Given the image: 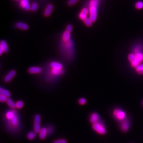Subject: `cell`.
I'll list each match as a JSON object with an SVG mask.
<instances>
[{
  "label": "cell",
  "instance_id": "24",
  "mask_svg": "<svg viewBox=\"0 0 143 143\" xmlns=\"http://www.w3.org/2000/svg\"><path fill=\"white\" fill-rule=\"evenodd\" d=\"M12 123L14 125H17L18 124V119L16 115H15L14 117L11 120Z\"/></svg>",
  "mask_w": 143,
  "mask_h": 143
},
{
  "label": "cell",
  "instance_id": "22",
  "mask_svg": "<svg viewBox=\"0 0 143 143\" xmlns=\"http://www.w3.org/2000/svg\"><path fill=\"white\" fill-rule=\"evenodd\" d=\"M15 115L13 111H11L8 112L6 114V118L8 120H11L14 117Z\"/></svg>",
  "mask_w": 143,
  "mask_h": 143
},
{
  "label": "cell",
  "instance_id": "33",
  "mask_svg": "<svg viewBox=\"0 0 143 143\" xmlns=\"http://www.w3.org/2000/svg\"><path fill=\"white\" fill-rule=\"evenodd\" d=\"M79 0H69L68 3L69 6H72L75 4Z\"/></svg>",
  "mask_w": 143,
  "mask_h": 143
},
{
  "label": "cell",
  "instance_id": "9",
  "mask_svg": "<svg viewBox=\"0 0 143 143\" xmlns=\"http://www.w3.org/2000/svg\"><path fill=\"white\" fill-rule=\"evenodd\" d=\"M89 13V11L88 8H83L81 11L79 15V17L80 19L83 21H84L87 18V17Z\"/></svg>",
  "mask_w": 143,
  "mask_h": 143
},
{
  "label": "cell",
  "instance_id": "6",
  "mask_svg": "<svg viewBox=\"0 0 143 143\" xmlns=\"http://www.w3.org/2000/svg\"><path fill=\"white\" fill-rule=\"evenodd\" d=\"M20 6L22 8L26 10H31V5L28 0H21L20 2Z\"/></svg>",
  "mask_w": 143,
  "mask_h": 143
},
{
  "label": "cell",
  "instance_id": "25",
  "mask_svg": "<svg viewBox=\"0 0 143 143\" xmlns=\"http://www.w3.org/2000/svg\"><path fill=\"white\" fill-rule=\"evenodd\" d=\"M135 7L138 9H141L143 8V2L142 1H138L136 3Z\"/></svg>",
  "mask_w": 143,
  "mask_h": 143
},
{
  "label": "cell",
  "instance_id": "34",
  "mask_svg": "<svg viewBox=\"0 0 143 143\" xmlns=\"http://www.w3.org/2000/svg\"><path fill=\"white\" fill-rule=\"evenodd\" d=\"M73 29V27L71 25H68L67 27H66V31L67 32H71Z\"/></svg>",
  "mask_w": 143,
  "mask_h": 143
},
{
  "label": "cell",
  "instance_id": "15",
  "mask_svg": "<svg viewBox=\"0 0 143 143\" xmlns=\"http://www.w3.org/2000/svg\"><path fill=\"white\" fill-rule=\"evenodd\" d=\"M53 5L52 4H49L45 10L44 15L45 16H49L53 10Z\"/></svg>",
  "mask_w": 143,
  "mask_h": 143
},
{
  "label": "cell",
  "instance_id": "8",
  "mask_svg": "<svg viewBox=\"0 0 143 143\" xmlns=\"http://www.w3.org/2000/svg\"><path fill=\"white\" fill-rule=\"evenodd\" d=\"M120 127L123 132H127L130 128V122L127 120L125 119L122 121Z\"/></svg>",
  "mask_w": 143,
  "mask_h": 143
},
{
  "label": "cell",
  "instance_id": "4",
  "mask_svg": "<svg viewBox=\"0 0 143 143\" xmlns=\"http://www.w3.org/2000/svg\"><path fill=\"white\" fill-rule=\"evenodd\" d=\"M135 59L131 63V65L133 67H136L140 63L143 61V53L142 52L135 53Z\"/></svg>",
  "mask_w": 143,
  "mask_h": 143
},
{
  "label": "cell",
  "instance_id": "32",
  "mask_svg": "<svg viewBox=\"0 0 143 143\" xmlns=\"http://www.w3.org/2000/svg\"><path fill=\"white\" fill-rule=\"evenodd\" d=\"M53 143H67V141L64 139H60L54 141Z\"/></svg>",
  "mask_w": 143,
  "mask_h": 143
},
{
  "label": "cell",
  "instance_id": "29",
  "mask_svg": "<svg viewBox=\"0 0 143 143\" xmlns=\"http://www.w3.org/2000/svg\"><path fill=\"white\" fill-rule=\"evenodd\" d=\"M135 58V53H131L128 55V59L132 63Z\"/></svg>",
  "mask_w": 143,
  "mask_h": 143
},
{
  "label": "cell",
  "instance_id": "18",
  "mask_svg": "<svg viewBox=\"0 0 143 143\" xmlns=\"http://www.w3.org/2000/svg\"><path fill=\"white\" fill-rule=\"evenodd\" d=\"M70 38V33L65 31L63 35V39L64 42H68Z\"/></svg>",
  "mask_w": 143,
  "mask_h": 143
},
{
  "label": "cell",
  "instance_id": "36",
  "mask_svg": "<svg viewBox=\"0 0 143 143\" xmlns=\"http://www.w3.org/2000/svg\"></svg>",
  "mask_w": 143,
  "mask_h": 143
},
{
  "label": "cell",
  "instance_id": "3",
  "mask_svg": "<svg viewBox=\"0 0 143 143\" xmlns=\"http://www.w3.org/2000/svg\"><path fill=\"white\" fill-rule=\"evenodd\" d=\"M113 115L117 120L121 122L125 120L126 117L125 112L120 108L115 109L113 112Z\"/></svg>",
  "mask_w": 143,
  "mask_h": 143
},
{
  "label": "cell",
  "instance_id": "12",
  "mask_svg": "<svg viewBox=\"0 0 143 143\" xmlns=\"http://www.w3.org/2000/svg\"><path fill=\"white\" fill-rule=\"evenodd\" d=\"M38 133L39 138L42 140H44L45 138L48 134L47 129L46 127H42Z\"/></svg>",
  "mask_w": 143,
  "mask_h": 143
},
{
  "label": "cell",
  "instance_id": "30",
  "mask_svg": "<svg viewBox=\"0 0 143 143\" xmlns=\"http://www.w3.org/2000/svg\"><path fill=\"white\" fill-rule=\"evenodd\" d=\"M8 98L7 97H6L4 95H0V101L1 102H7V101L8 100Z\"/></svg>",
  "mask_w": 143,
  "mask_h": 143
},
{
  "label": "cell",
  "instance_id": "23",
  "mask_svg": "<svg viewBox=\"0 0 143 143\" xmlns=\"http://www.w3.org/2000/svg\"><path fill=\"white\" fill-rule=\"evenodd\" d=\"M84 21V24L88 27H90L93 23V21L90 19V18H87Z\"/></svg>",
  "mask_w": 143,
  "mask_h": 143
},
{
  "label": "cell",
  "instance_id": "5",
  "mask_svg": "<svg viewBox=\"0 0 143 143\" xmlns=\"http://www.w3.org/2000/svg\"><path fill=\"white\" fill-rule=\"evenodd\" d=\"M40 123H41V116L39 114H36L34 118V131L36 133L39 132L41 127H40Z\"/></svg>",
  "mask_w": 143,
  "mask_h": 143
},
{
  "label": "cell",
  "instance_id": "27",
  "mask_svg": "<svg viewBox=\"0 0 143 143\" xmlns=\"http://www.w3.org/2000/svg\"><path fill=\"white\" fill-rule=\"evenodd\" d=\"M38 8V5L36 2H34L31 5V10L32 11H36Z\"/></svg>",
  "mask_w": 143,
  "mask_h": 143
},
{
  "label": "cell",
  "instance_id": "19",
  "mask_svg": "<svg viewBox=\"0 0 143 143\" xmlns=\"http://www.w3.org/2000/svg\"><path fill=\"white\" fill-rule=\"evenodd\" d=\"M6 102H7V104L12 108H15L16 107V103H15L14 102V101H13L10 98H8Z\"/></svg>",
  "mask_w": 143,
  "mask_h": 143
},
{
  "label": "cell",
  "instance_id": "1",
  "mask_svg": "<svg viewBox=\"0 0 143 143\" xmlns=\"http://www.w3.org/2000/svg\"><path fill=\"white\" fill-rule=\"evenodd\" d=\"M99 4L98 0H91L90 3L89 14L90 19L95 22L97 16V7Z\"/></svg>",
  "mask_w": 143,
  "mask_h": 143
},
{
  "label": "cell",
  "instance_id": "20",
  "mask_svg": "<svg viewBox=\"0 0 143 143\" xmlns=\"http://www.w3.org/2000/svg\"><path fill=\"white\" fill-rule=\"evenodd\" d=\"M136 71L138 74H143V64H140L136 67Z\"/></svg>",
  "mask_w": 143,
  "mask_h": 143
},
{
  "label": "cell",
  "instance_id": "31",
  "mask_svg": "<svg viewBox=\"0 0 143 143\" xmlns=\"http://www.w3.org/2000/svg\"><path fill=\"white\" fill-rule=\"evenodd\" d=\"M86 99L84 98H80L79 101H78V102L79 103L80 105H84L86 103Z\"/></svg>",
  "mask_w": 143,
  "mask_h": 143
},
{
  "label": "cell",
  "instance_id": "28",
  "mask_svg": "<svg viewBox=\"0 0 143 143\" xmlns=\"http://www.w3.org/2000/svg\"><path fill=\"white\" fill-rule=\"evenodd\" d=\"M52 72L54 75H58L60 74L63 73V70L62 69H53Z\"/></svg>",
  "mask_w": 143,
  "mask_h": 143
},
{
  "label": "cell",
  "instance_id": "7",
  "mask_svg": "<svg viewBox=\"0 0 143 143\" xmlns=\"http://www.w3.org/2000/svg\"><path fill=\"white\" fill-rule=\"evenodd\" d=\"M16 75V72L14 70H12L9 72L7 75L5 76L4 81L6 83L10 82L11 80L13 79V78L15 77Z\"/></svg>",
  "mask_w": 143,
  "mask_h": 143
},
{
  "label": "cell",
  "instance_id": "2",
  "mask_svg": "<svg viewBox=\"0 0 143 143\" xmlns=\"http://www.w3.org/2000/svg\"><path fill=\"white\" fill-rule=\"evenodd\" d=\"M92 128L96 133L101 135L105 134L106 133V127L104 126L103 123L100 122V121L93 124Z\"/></svg>",
  "mask_w": 143,
  "mask_h": 143
},
{
  "label": "cell",
  "instance_id": "35",
  "mask_svg": "<svg viewBox=\"0 0 143 143\" xmlns=\"http://www.w3.org/2000/svg\"></svg>",
  "mask_w": 143,
  "mask_h": 143
},
{
  "label": "cell",
  "instance_id": "14",
  "mask_svg": "<svg viewBox=\"0 0 143 143\" xmlns=\"http://www.w3.org/2000/svg\"><path fill=\"white\" fill-rule=\"evenodd\" d=\"M16 26L17 28L23 30H27L28 29V25L25 23L18 22L16 23Z\"/></svg>",
  "mask_w": 143,
  "mask_h": 143
},
{
  "label": "cell",
  "instance_id": "21",
  "mask_svg": "<svg viewBox=\"0 0 143 143\" xmlns=\"http://www.w3.org/2000/svg\"><path fill=\"white\" fill-rule=\"evenodd\" d=\"M35 133H36L35 132H32L28 133V134H27V138L29 140H33L36 137Z\"/></svg>",
  "mask_w": 143,
  "mask_h": 143
},
{
  "label": "cell",
  "instance_id": "17",
  "mask_svg": "<svg viewBox=\"0 0 143 143\" xmlns=\"http://www.w3.org/2000/svg\"><path fill=\"white\" fill-rule=\"evenodd\" d=\"M0 95H4L8 98H9L11 96L10 92L8 90H6L4 89L0 88Z\"/></svg>",
  "mask_w": 143,
  "mask_h": 143
},
{
  "label": "cell",
  "instance_id": "10",
  "mask_svg": "<svg viewBox=\"0 0 143 143\" xmlns=\"http://www.w3.org/2000/svg\"><path fill=\"white\" fill-rule=\"evenodd\" d=\"M28 71L30 74H38L42 71V69L37 66H32L28 69Z\"/></svg>",
  "mask_w": 143,
  "mask_h": 143
},
{
  "label": "cell",
  "instance_id": "16",
  "mask_svg": "<svg viewBox=\"0 0 143 143\" xmlns=\"http://www.w3.org/2000/svg\"><path fill=\"white\" fill-rule=\"evenodd\" d=\"M0 48L4 52L7 53L8 51V44L5 40H1L0 43Z\"/></svg>",
  "mask_w": 143,
  "mask_h": 143
},
{
  "label": "cell",
  "instance_id": "11",
  "mask_svg": "<svg viewBox=\"0 0 143 143\" xmlns=\"http://www.w3.org/2000/svg\"><path fill=\"white\" fill-rule=\"evenodd\" d=\"M100 121V117L97 113H94L91 114L90 118V121L91 123L94 124Z\"/></svg>",
  "mask_w": 143,
  "mask_h": 143
},
{
  "label": "cell",
  "instance_id": "13",
  "mask_svg": "<svg viewBox=\"0 0 143 143\" xmlns=\"http://www.w3.org/2000/svg\"><path fill=\"white\" fill-rule=\"evenodd\" d=\"M50 66L53 69H62L63 66L62 64L60 63L56 62H53L50 64Z\"/></svg>",
  "mask_w": 143,
  "mask_h": 143
},
{
  "label": "cell",
  "instance_id": "26",
  "mask_svg": "<svg viewBox=\"0 0 143 143\" xmlns=\"http://www.w3.org/2000/svg\"><path fill=\"white\" fill-rule=\"evenodd\" d=\"M15 103H16V107L19 109L21 108L24 106V102L22 101H18Z\"/></svg>",
  "mask_w": 143,
  "mask_h": 143
}]
</instances>
